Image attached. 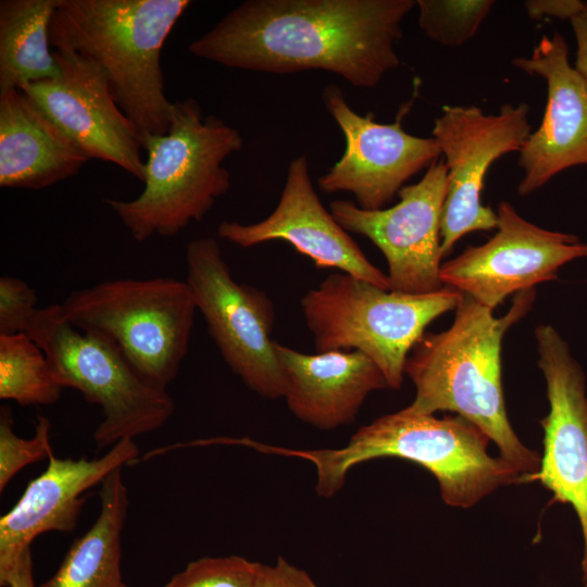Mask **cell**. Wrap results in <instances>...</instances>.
<instances>
[{
  "label": "cell",
  "mask_w": 587,
  "mask_h": 587,
  "mask_svg": "<svg viewBox=\"0 0 587 587\" xmlns=\"http://www.w3.org/2000/svg\"><path fill=\"white\" fill-rule=\"evenodd\" d=\"M143 190L133 200L108 199L132 237L177 235L201 221L230 188L223 162L243 147L240 133L192 98L172 102L167 132L147 137Z\"/></svg>",
  "instance_id": "5b68a950"
},
{
  "label": "cell",
  "mask_w": 587,
  "mask_h": 587,
  "mask_svg": "<svg viewBox=\"0 0 587 587\" xmlns=\"http://www.w3.org/2000/svg\"><path fill=\"white\" fill-rule=\"evenodd\" d=\"M36 291L23 279L0 277V335L26 333L36 308Z\"/></svg>",
  "instance_id": "4316f807"
},
{
  "label": "cell",
  "mask_w": 587,
  "mask_h": 587,
  "mask_svg": "<svg viewBox=\"0 0 587 587\" xmlns=\"http://www.w3.org/2000/svg\"><path fill=\"white\" fill-rule=\"evenodd\" d=\"M60 305L73 326L114 342L150 385L166 389L176 378L197 311L186 280H107L72 291Z\"/></svg>",
  "instance_id": "52a82bcc"
},
{
  "label": "cell",
  "mask_w": 587,
  "mask_h": 587,
  "mask_svg": "<svg viewBox=\"0 0 587 587\" xmlns=\"http://www.w3.org/2000/svg\"><path fill=\"white\" fill-rule=\"evenodd\" d=\"M45 352L26 334L0 335V398L20 405H49L62 392Z\"/></svg>",
  "instance_id": "603a6c76"
},
{
  "label": "cell",
  "mask_w": 587,
  "mask_h": 587,
  "mask_svg": "<svg viewBox=\"0 0 587 587\" xmlns=\"http://www.w3.org/2000/svg\"><path fill=\"white\" fill-rule=\"evenodd\" d=\"M186 282L208 330L228 367L253 392L284 398L286 372L271 338L275 310L268 296L234 279L218 242L191 240L186 248Z\"/></svg>",
  "instance_id": "9c48e42d"
},
{
  "label": "cell",
  "mask_w": 587,
  "mask_h": 587,
  "mask_svg": "<svg viewBox=\"0 0 587 587\" xmlns=\"http://www.w3.org/2000/svg\"><path fill=\"white\" fill-rule=\"evenodd\" d=\"M59 0L0 1V92L60 74L49 29Z\"/></svg>",
  "instance_id": "7402d4cb"
},
{
  "label": "cell",
  "mask_w": 587,
  "mask_h": 587,
  "mask_svg": "<svg viewBox=\"0 0 587 587\" xmlns=\"http://www.w3.org/2000/svg\"><path fill=\"white\" fill-rule=\"evenodd\" d=\"M138 454L133 439L121 440L102 457L91 460L52 454L47 469L0 519V578L39 535L73 530L84 504L83 495L100 485L112 471L135 463Z\"/></svg>",
  "instance_id": "ac0fdd59"
},
{
  "label": "cell",
  "mask_w": 587,
  "mask_h": 587,
  "mask_svg": "<svg viewBox=\"0 0 587 587\" xmlns=\"http://www.w3.org/2000/svg\"><path fill=\"white\" fill-rule=\"evenodd\" d=\"M528 114L526 103H505L498 114L475 105H447L435 118L432 137L448 173L440 232L444 258L464 235L497 228V212L480 200L485 178L498 159L521 150L532 133Z\"/></svg>",
  "instance_id": "30bf717a"
},
{
  "label": "cell",
  "mask_w": 587,
  "mask_h": 587,
  "mask_svg": "<svg viewBox=\"0 0 587 587\" xmlns=\"http://www.w3.org/2000/svg\"><path fill=\"white\" fill-rule=\"evenodd\" d=\"M497 215V232L487 242L441 264L444 286L495 310L513 294L558 279L566 263L587 258V243L578 236L535 225L507 201Z\"/></svg>",
  "instance_id": "7c38bea8"
},
{
  "label": "cell",
  "mask_w": 587,
  "mask_h": 587,
  "mask_svg": "<svg viewBox=\"0 0 587 587\" xmlns=\"http://www.w3.org/2000/svg\"><path fill=\"white\" fill-rule=\"evenodd\" d=\"M99 498L95 523L72 544L57 572L40 587H118L123 583L121 544L128 495L122 467L101 482Z\"/></svg>",
  "instance_id": "44dd1931"
},
{
  "label": "cell",
  "mask_w": 587,
  "mask_h": 587,
  "mask_svg": "<svg viewBox=\"0 0 587 587\" xmlns=\"http://www.w3.org/2000/svg\"><path fill=\"white\" fill-rule=\"evenodd\" d=\"M26 334L45 352L62 388L76 389L101 408L93 433L99 448L154 432L173 415L166 389L141 378L110 339L73 326L60 303L38 309Z\"/></svg>",
  "instance_id": "ba28073f"
},
{
  "label": "cell",
  "mask_w": 587,
  "mask_h": 587,
  "mask_svg": "<svg viewBox=\"0 0 587 587\" xmlns=\"http://www.w3.org/2000/svg\"><path fill=\"white\" fill-rule=\"evenodd\" d=\"M0 585L2 587H36L30 548L26 549L8 574L0 578Z\"/></svg>",
  "instance_id": "4dcf8cb0"
},
{
  "label": "cell",
  "mask_w": 587,
  "mask_h": 587,
  "mask_svg": "<svg viewBox=\"0 0 587 587\" xmlns=\"http://www.w3.org/2000/svg\"><path fill=\"white\" fill-rule=\"evenodd\" d=\"M275 350L288 379L284 399L289 411L315 428L352 423L371 392L388 388L379 367L360 351L310 354L277 341Z\"/></svg>",
  "instance_id": "d6986e66"
},
{
  "label": "cell",
  "mask_w": 587,
  "mask_h": 587,
  "mask_svg": "<svg viewBox=\"0 0 587 587\" xmlns=\"http://www.w3.org/2000/svg\"><path fill=\"white\" fill-rule=\"evenodd\" d=\"M322 99L346 141L341 158L317 180L324 192H350L361 209H384L411 177L441 155L434 137L402 128V111L391 124L377 123L373 114L353 111L335 85L324 88Z\"/></svg>",
  "instance_id": "4fadbf2b"
},
{
  "label": "cell",
  "mask_w": 587,
  "mask_h": 587,
  "mask_svg": "<svg viewBox=\"0 0 587 587\" xmlns=\"http://www.w3.org/2000/svg\"><path fill=\"white\" fill-rule=\"evenodd\" d=\"M490 439L461 415L436 417L402 410L360 427L348 444L336 449H289L252 442V449L311 462L317 496L330 498L345 485L355 465L392 457L428 470L448 505L470 508L501 486L526 478L515 466L488 453Z\"/></svg>",
  "instance_id": "3957f363"
},
{
  "label": "cell",
  "mask_w": 587,
  "mask_h": 587,
  "mask_svg": "<svg viewBox=\"0 0 587 587\" xmlns=\"http://www.w3.org/2000/svg\"><path fill=\"white\" fill-rule=\"evenodd\" d=\"M415 0H247L190 42L220 65L272 74L322 70L373 88L400 64Z\"/></svg>",
  "instance_id": "6da1fadb"
},
{
  "label": "cell",
  "mask_w": 587,
  "mask_h": 587,
  "mask_svg": "<svg viewBox=\"0 0 587 587\" xmlns=\"http://www.w3.org/2000/svg\"><path fill=\"white\" fill-rule=\"evenodd\" d=\"M189 0H59L49 38L96 63L141 140L167 132L163 45Z\"/></svg>",
  "instance_id": "277c9868"
},
{
  "label": "cell",
  "mask_w": 587,
  "mask_h": 587,
  "mask_svg": "<svg viewBox=\"0 0 587 587\" xmlns=\"http://www.w3.org/2000/svg\"><path fill=\"white\" fill-rule=\"evenodd\" d=\"M118 587H128L125 583H122Z\"/></svg>",
  "instance_id": "1f68e13d"
},
{
  "label": "cell",
  "mask_w": 587,
  "mask_h": 587,
  "mask_svg": "<svg viewBox=\"0 0 587 587\" xmlns=\"http://www.w3.org/2000/svg\"><path fill=\"white\" fill-rule=\"evenodd\" d=\"M89 158L18 88L0 92V186L39 190L77 174Z\"/></svg>",
  "instance_id": "ffe728a7"
},
{
  "label": "cell",
  "mask_w": 587,
  "mask_h": 587,
  "mask_svg": "<svg viewBox=\"0 0 587 587\" xmlns=\"http://www.w3.org/2000/svg\"><path fill=\"white\" fill-rule=\"evenodd\" d=\"M447 175L444 159H438L417 183L401 188L399 202L387 209L364 210L348 200L329 204L346 232L366 237L382 251L390 290L423 295L445 287L440 232Z\"/></svg>",
  "instance_id": "8fae6325"
},
{
  "label": "cell",
  "mask_w": 587,
  "mask_h": 587,
  "mask_svg": "<svg viewBox=\"0 0 587 587\" xmlns=\"http://www.w3.org/2000/svg\"><path fill=\"white\" fill-rule=\"evenodd\" d=\"M512 65L547 86V103L539 127L530 133L519 155L521 197L529 196L559 173L587 165V79L570 64L561 33L542 36L528 57Z\"/></svg>",
  "instance_id": "2e32d148"
},
{
  "label": "cell",
  "mask_w": 587,
  "mask_h": 587,
  "mask_svg": "<svg viewBox=\"0 0 587 587\" xmlns=\"http://www.w3.org/2000/svg\"><path fill=\"white\" fill-rule=\"evenodd\" d=\"M60 74L21 88L89 159L143 180L142 140L120 109L104 72L71 50L54 51Z\"/></svg>",
  "instance_id": "9a60e30c"
},
{
  "label": "cell",
  "mask_w": 587,
  "mask_h": 587,
  "mask_svg": "<svg viewBox=\"0 0 587 587\" xmlns=\"http://www.w3.org/2000/svg\"><path fill=\"white\" fill-rule=\"evenodd\" d=\"M217 235L242 248L273 240L286 241L317 267L337 268L390 290L387 274L369 261L348 232L323 207L305 155L290 161L277 207L266 218L251 224L222 221Z\"/></svg>",
  "instance_id": "e0dca14e"
},
{
  "label": "cell",
  "mask_w": 587,
  "mask_h": 587,
  "mask_svg": "<svg viewBox=\"0 0 587 587\" xmlns=\"http://www.w3.org/2000/svg\"><path fill=\"white\" fill-rule=\"evenodd\" d=\"M570 22L577 46L574 67L587 79V1Z\"/></svg>",
  "instance_id": "f546056e"
},
{
  "label": "cell",
  "mask_w": 587,
  "mask_h": 587,
  "mask_svg": "<svg viewBox=\"0 0 587 587\" xmlns=\"http://www.w3.org/2000/svg\"><path fill=\"white\" fill-rule=\"evenodd\" d=\"M261 563L240 555L203 557L162 587H255Z\"/></svg>",
  "instance_id": "484cf974"
},
{
  "label": "cell",
  "mask_w": 587,
  "mask_h": 587,
  "mask_svg": "<svg viewBox=\"0 0 587 587\" xmlns=\"http://www.w3.org/2000/svg\"><path fill=\"white\" fill-rule=\"evenodd\" d=\"M50 421L38 415L32 438L18 437L13 429L12 412L8 407L0 410V491L28 464L50 458Z\"/></svg>",
  "instance_id": "d4e9b609"
},
{
  "label": "cell",
  "mask_w": 587,
  "mask_h": 587,
  "mask_svg": "<svg viewBox=\"0 0 587 587\" xmlns=\"http://www.w3.org/2000/svg\"><path fill=\"white\" fill-rule=\"evenodd\" d=\"M535 297L534 289L516 294L509 311L496 317L494 310L462 294L451 326L424 333L404 365V375L415 386L409 411H451L463 416L526 478L536 476L541 457L522 444L509 422L501 348L504 334L530 311Z\"/></svg>",
  "instance_id": "7a4b0ae2"
},
{
  "label": "cell",
  "mask_w": 587,
  "mask_h": 587,
  "mask_svg": "<svg viewBox=\"0 0 587 587\" xmlns=\"http://www.w3.org/2000/svg\"><path fill=\"white\" fill-rule=\"evenodd\" d=\"M527 15L534 21L555 17L571 21L584 5L580 0H527L523 3Z\"/></svg>",
  "instance_id": "f1b7e54d"
},
{
  "label": "cell",
  "mask_w": 587,
  "mask_h": 587,
  "mask_svg": "<svg viewBox=\"0 0 587 587\" xmlns=\"http://www.w3.org/2000/svg\"><path fill=\"white\" fill-rule=\"evenodd\" d=\"M494 5L492 0H416L419 26L435 42L459 47L477 34Z\"/></svg>",
  "instance_id": "cb8c5ba5"
},
{
  "label": "cell",
  "mask_w": 587,
  "mask_h": 587,
  "mask_svg": "<svg viewBox=\"0 0 587 587\" xmlns=\"http://www.w3.org/2000/svg\"><path fill=\"white\" fill-rule=\"evenodd\" d=\"M462 294L451 287L423 295L382 289L347 273L327 276L300 300L317 352L357 350L399 389L404 365L425 327L455 310Z\"/></svg>",
  "instance_id": "8992f818"
},
{
  "label": "cell",
  "mask_w": 587,
  "mask_h": 587,
  "mask_svg": "<svg viewBox=\"0 0 587 587\" xmlns=\"http://www.w3.org/2000/svg\"><path fill=\"white\" fill-rule=\"evenodd\" d=\"M538 366L547 388L549 413L541 420L544 454L535 478L557 501L572 505L579 520L587 578V387L582 365L550 324L535 328Z\"/></svg>",
  "instance_id": "5bb4252c"
},
{
  "label": "cell",
  "mask_w": 587,
  "mask_h": 587,
  "mask_svg": "<svg viewBox=\"0 0 587 587\" xmlns=\"http://www.w3.org/2000/svg\"><path fill=\"white\" fill-rule=\"evenodd\" d=\"M255 587H317L302 569L278 557L274 564H261Z\"/></svg>",
  "instance_id": "83f0119b"
},
{
  "label": "cell",
  "mask_w": 587,
  "mask_h": 587,
  "mask_svg": "<svg viewBox=\"0 0 587 587\" xmlns=\"http://www.w3.org/2000/svg\"><path fill=\"white\" fill-rule=\"evenodd\" d=\"M584 587H587V578L584 579Z\"/></svg>",
  "instance_id": "d6a6232c"
}]
</instances>
